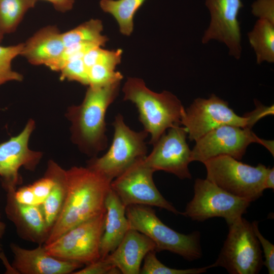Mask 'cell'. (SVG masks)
Segmentation results:
<instances>
[{
    "mask_svg": "<svg viewBox=\"0 0 274 274\" xmlns=\"http://www.w3.org/2000/svg\"><path fill=\"white\" fill-rule=\"evenodd\" d=\"M67 190L62 210L44 245L88 220L105 213L111 180L88 166L66 170Z\"/></svg>",
    "mask_w": 274,
    "mask_h": 274,
    "instance_id": "obj_1",
    "label": "cell"
},
{
    "mask_svg": "<svg viewBox=\"0 0 274 274\" xmlns=\"http://www.w3.org/2000/svg\"><path fill=\"white\" fill-rule=\"evenodd\" d=\"M120 82L89 86L82 103L67 109L66 117L71 123L72 141L91 158L107 147L106 114L118 94Z\"/></svg>",
    "mask_w": 274,
    "mask_h": 274,
    "instance_id": "obj_2",
    "label": "cell"
},
{
    "mask_svg": "<svg viewBox=\"0 0 274 274\" xmlns=\"http://www.w3.org/2000/svg\"><path fill=\"white\" fill-rule=\"evenodd\" d=\"M123 99L136 107L139 120L151 135L153 145L168 128L181 125L185 109L179 98L168 91L156 93L149 89L144 81L135 77L127 78L123 88Z\"/></svg>",
    "mask_w": 274,
    "mask_h": 274,
    "instance_id": "obj_3",
    "label": "cell"
},
{
    "mask_svg": "<svg viewBox=\"0 0 274 274\" xmlns=\"http://www.w3.org/2000/svg\"><path fill=\"white\" fill-rule=\"evenodd\" d=\"M126 215L129 228L149 237L155 243L156 252L168 251L190 261L201 257L199 231L184 234L174 230L160 220L150 206H127Z\"/></svg>",
    "mask_w": 274,
    "mask_h": 274,
    "instance_id": "obj_4",
    "label": "cell"
},
{
    "mask_svg": "<svg viewBox=\"0 0 274 274\" xmlns=\"http://www.w3.org/2000/svg\"><path fill=\"white\" fill-rule=\"evenodd\" d=\"M203 163L206 168V179L228 193L251 202L263 195L269 167L261 163L253 166L224 155Z\"/></svg>",
    "mask_w": 274,
    "mask_h": 274,
    "instance_id": "obj_5",
    "label": "cell"
},
{
    "mask_svg": "<svg viewBox=\"0 0 274 274\" xmlns=\"http://www.w3.org/2000/svg\"><path fill=\"white\" fill-rule=\"evenodd\" d=\"M229 231L214 267L230 274H257L263 265L262 249L252 223L243 217L228 225Z\"/></svg>",
    "mask_w": 274,
    "mask_h": 274,
    "instance_id": "obj_6",
    "label": "cell"
},
{
    "mask_svg": "<svg viewBox=\"0 0 274 274\" xmlns=\"http://www.w3.org/2000/svg\"><path fill=\"white\" fill-rule=\"evenodd\" d=\"M113 125L114 133L109 149L100 157H92L87 165L111 181L136 160L147 156L145 139L149 134L145 130L135 131L130 129L120 114L115 117Z\"/></svg>",
    "mask_w": 274,
    "mask_h": 274,
    "instance_id": "obj_7",
    "label": "cell"
},
{
    "mask_svg": "<svg viewBox=\"0 0 274 274\" xmlns=\"http://www.w3.org/2000/svg\"><path fill=\"white\" fill-rule=\"evenodd\" d=\"M250 203V201L228 193L207 179L197 178L194 185L193 197L180 214L200 222L221 217L229 225L242 217Z\"/></svg>",
    "mask_w": 274,
    "mask_h": 274,
    "instance_id": "obj_8",
    "label": "cell"
},
{
    "mask_svg": "<svg viewBox=\"0 0 274 274\" xmlns=\"http://www.w3.org/2000/svg\"><path fill=\"white\" fill-rule=\"evenodd\" d=\"M249 113L237 115L227 101L214 94L208 99L197 98L185 110L181 120L191 141H196L211 130L223 125L251 128L256 123Z\"/></svg>",
    "mask_w": 274,
    "mask_h": 274,
    "instance_id": "obj_9",
    "label": "cell"
},
{
    "mask_svg": "<svg viewBox=\"0 0 274 274\" xmlns=\"http://www.w3.org/2000/svg\"><path fill=\"white\" fill-rule=\"evenodd\" d=\"M105 215L104 213L82 222L53 242L43 245L47 252L57 258L83 265L100 258Z\"/></svg>",
    "mask_w": 274,
    "mask_h": 274,
    "instance_id": "obj_10",
    "label": "cell"
},
{
    "mask_svg": "<svg viewBox=\"0 0 274 274\" xmlns=\"http://www.w3.org/2000/svg\"><path fill=\"white\" fill-rule=\"evenodd\" d=\"M257 143L264 146L273 155V141L261 139L248 127L223 125L209 132L195 141L191 160L203 163L219 155H228L241 160L248 146Z\"/></svg>",
    "mask_w": 274,
    "mask_h": 274,
    "instance_id": "obj_11",
    "label": "cell"
},
{
    "mask_svg": "<svg viewBox=\"0 0 274 274\" xmlns=\"http://www.w3.org/2000/svg\"><path fill=\"white\" fill-rule=\"evenodd\" d=\"M146 157V156H145ZM136 160L111 183V189L125 207L135 204L156 207L180 214L157 188L153 179L155 171L145 162Z\"/></svg>",
    "mask_w": 274,
    "mask_h": 274,
    "instance_id": "obj_12",
    "label": "cell"
},
{
    "mask_svg": "<svg viewBox=\"0 0 274 274\" xmlns=\"http://www.w3.org/2000/svg\"><path fill=\"white\" fill-rule=\"evenodd\" d=\"M35 128V122L30 119L18 135L0 144V177L2 187L7 192L15 191L21 184L20 167L35 171L42 157V152L28 148L29 139Z\"/></svg>",
    "mask_w": 274,
    "mask_h": 274,
    "instance_id": "obj_13",
    "label": "cell"
},
{
    "mask_svg": "<svg viewBox=\"0 0 274 274\" xmlns=\"http://www.w3.org/2000/svg\"><path fill=\"white\" fill-rule=\"evenodd\" d=\"M187 131L185 127H172L153 146L151 152L144 158L145 163L155 172L171 173L180 179H191L188 168L191 162V150L186 141Z\"/></svg>",
    "mask_w": 274,
    "mask_h": 274,
    "instance_id": "obj_14",
    "label": "cell"
},
{
    "mask_svg": "<svg viewBox=\"0 0 274 274\" xmlns=\"http://www.w3.org/2000/svg\"><path fill=\"white\" fill-rule=\"evenodd\" d=\"M210 15V21L201 39L202 44L216 40L224 44L229 55L236 59L241 57V32L237 19L244 7L241 0H206Z\"/></svg>",
    "mask_w": 274,
    "mask_h": 274,
    "instance_id": "obj_15",
    "label": "cell"
},
{
    "mask_svg": "<svg viewBox=\"0 0 274 274\" xmlns=\"http://www.w3.org/2000/svg\"><path fill=\"white\" fill-rule=\"evenodd\" d=\"M10 247L14 258L12 266L17 273L72 274L84 266L53 257L47 252L43 245L26 249L11 243Z\"/></svg>",
    "mask_w": 274,
    "mask_h": 274,
    "instance_id": "obj_16",
    "label": "cell"
},
{
    "mask_svg": "<svg viewBox=\"0 0 274 274\" xmlns=\"http://www.w3.org/2000/svg\"><path fill=\"white\" fill-rule=\"evenodd\" d=\"M13 192H7L5 211L7 218L15 225L20 238L38 245H44L48 237L50 230L41 205L21 204L14 198Z\"/></svg>",
    "mask_w": 274,
    "mask_h": 274,
    "instance_id": "obj_17",
    "label": "cell"
},
{
    "mask_svg": "<svg viewBox=\"0 0 274 274\" xmlns=\"http://www.w3.org/2000/svg\"><path fill=\"white\" fill-rule=\"evenodd\" d=\"M156 251L155 243L144 234L129 228L117 247L105 257L123 274L140 273L146 254Z\"/></svg>",
    "mask_w": 274,
    "mask_h": 274,
    "instance_id": "obj_18",
    "label": "cell"
},
{
    "mask_svg": "<svg viewBox=\"0 0 274 274\" xmlns=\"http://www.w3.org/2000/svg\"><path fill=\"white\" fill-rule=\"evenodd\" d=\"M64 47L62 33L56 26L49 25L38 30L24 43L21 55L31 64L46 66L61 55Z\"/></svg>",
    "mask_w": 274,
    "mask_h": 274,
    "instance_id": "obj_19",
    "label": "cell"
},
{
    "mask_svg": "<svg viewBox=\"0 0 274 274\" xmlns=\"http://www.w3.org/2000/svg\"><path fill=\"white\" fill-rule=\"evenodd\" d=\"M105 208L104 231L99 247L101 258L117 247L129 229L126 207L111 189L106 199Z\"/></svg>",
    "mask_w": 274,
    "mask_h": 274,
    "instance_id": "obj_20",
    "label": "cell"
},
{
    "mask_svg": "<svg viewBox=\"0 0 274 274\" xmlns=\"http://www.w3.org/2000/svg\"><path fill=\"white\" fill-rule=\"evenodd\" d=\"M46 171L51 176L53 185L41 207L50 231L63 206L67 193V181L66 170L52 160L48 162Z\"/></svg>",
    "mask_w": 274,
    "mask_h": 274,
    "instance_id": "obj_21",
    "label": "cell"
},
{
    "mask_svg": "<svg viewBox=\"0 0 274 274\" xmlns=\"http://www.w3.org/2000/svg\"><path fill=\"white\" fill-rule=\"evenodd\" d=\"M251 47L255 52L256 62H274V23L258 19L253 29L248 33Z\"/></svg>",
    "mask_w": 274,
    "mask_h": 274,
    "instance_id": "obj_22",
    "label": "cell"
},
{
    "mask_svg": "<svg viewBox=\"0 0 274 274\" xmlns=\"http://www.w3.org/2000/svg\"><path fill=\"white\" fill-rule=\"evenodd\" d=\"M146 0H100L102 10L111 14L118 24L120 32L129 36L133 30L134 16Z\"/></svg>",
    "mask_w": 274,
    "mask_h": 274,
    "instance_id": "obj_23",
    "label": "cell"
},
{
    "mask_svg": "<svg viewBox=\"0 0 274 274\" xmlns=\"http://www.w3.org/2000/svg\"><path fill=\"white\" fill-rule=\"evenodd\" d=\"M102 30L101 21L97 19H91L62 33L64 47L80 43H92L104 47L108 41V38L102 35Z\"/></svg>",
    "mask_w": 274,
    "mask_h": 274,
    "instance_id": "obj_24",
    "label": "cell"
},
{
    "mask_svg": "<svg viewBox=\"0 0 274 274\" xmlns=\"http://www.w3.org/2000/svg\"><path fill=\"white\" fill-rule=\"evenodd\" d=\"M38 0H0V29L4 35L14 32L25 13Z\"/></svg>",
    "mask_w": 274,
    "mask_h": 274,
    "instance_id": "obj_25",
    "label": "cell"
},
{
    "mask_svg": "<svg viewBox=\"0 0 274 274\" xmlns=\"http://www.w3.org/2000/svg\"><path fill=\"white\" fill-rule=\"evenodd\" d=\"M24 43L0 46V86L9 81H22L23 75L12 69V62L22 54Z\"/></svg>",
    "mask_w": 274,
    "mask_h": 274,
    "instance_id": "obj_26",
    "label": "cell"
},
{
    "mask_svg": "<svg viewBox=\"0 0 274 274\" xmlns=\"http://www.w3.org/2000/svg\"><path fill=\"white\" fill-rule=\"evenodd\" d=\"M156 251L148 253L144 259V264L141 268L142 274H200L213 268V264L199 268L177 269L166 266L161 263L156 256Z\"/></svg>",
    "mask_w": 274,
    "mask_h": 274,
    "instance_id": "obj_27",
    "label": "cell"
},
{
    "mask_svg": "<svg viewBox=\"0 0 274 274\" xmlns=\"http://www.w3.org/2000/svg\"><path fill=\"white\" fill-rule=\"evenodd\" d=\"M116 67L101 64H94L87 69L88 86L101 87L123 79L122 74L115 71Z\"/></svg>",
    "mask_w": 274,
    "mask_h": 274,
    "instance_id": "obj_28",
    "label": "cell"
},
{
    "mask_svg": "<svg viewBox=\"0 0 274 274\" xmlns=\"http://www.w3.org/2000/svg\"><path fill=\"white\" fill-rule=\"evenodd\" d=\"M122 53L123 51L121 49L109 50L98 46L89 50L82 58L87 69L96 64L116 67L121 62Z\"/></svg>",
    "mask_w": 274,
    "mask_h": 274,
    "instance_id": "obj_29",
    "label": "cell"
},
{
    "mask_svg": "<svg viewBox=\"0 0 274 274\" xmlns=\"http://www.w3.org/2000/svg\"><path fill=\"white\" fill-rule=\"evenodd\" d=\"M98 46H99L92 43H80L65 47L61 55L46 66L52 71L60 72L68 62L83 58L89 50Z\"/></svg>",
    "mask_w": 274,
    "mask_h": 274,
    "instance_id": "obj_30",
    "label": "cell"
},
{
    "mask_svg": "<svg viewBox=\"0 0 274 274\" xmlns=\"http://www.w3.org/2000/svg\"><path fill=\"white\" fill-rule=\"evenodd\" d=\"M60 80L76 81L88 86V71L82 58L68 62L60 71Z\"/></svg>",
    "mask_w": 274,
    "mask_h": 274,
    "instance_id": "obj_31",
    "label": "cell"
},
{
    "mask_svg": "<svg viewBox=\"0 0 274 274\" xmlns=\"http://www.w3.org/2000/svg\"><path fill=\"white\" fill-rule=\"evenodd\" d=\"M119 269L106 258H100L81 268L72 274H118Z\"/></svg>",
    "mask_w": 274,
    "mask_h": 274,
    "instance_id": "obj_32",
    "label": "cell"
},
{
    "mask_svg": "<svg viewBox=\"0 0 274 274\" xmlns=\"http://www.w3.org/2000/svg\"><path fill=\"white\" fill-rule=\"evenodd\" d=\"M253 228L262 249L264 253V265L269 274L274 273V245L266 239L260 233L258 228V222L254 221L252 222Z\"/></svg>",
    "mask_w": 274,
    "mask_h": 274,
    "instance_id": "obj_33",
    "label": "cell"
},
{
    "mask_svg": "<svg viewBox=\"0 0 274 274\" xmlns=\"http://www.w3.org/2000/svg\"><path fill=\"white\" fill-rule=\"evenodd\" d=\"M53 185V180L47 171L42 178L30 185L38 200L41 204L49 194Z\"/></svg>",
    "mask_w": 274,
    "mask_h": 274,
    "instance_id": "obj_34",
    "label": "cell"
},
{
    "mask_svg": "<svg viewBox=\"0 0 274 274\" xmlns=\"http://www.w3.org/2000/svg\"><path fill=\"white\" fill-rule=\"evenodd\" d=\"M252 13L258 19L274 23V0H256L252 6Z\"/></svg>",
    "mask_w": 274,
    "mask_h": 274,
    "instance_id": "obj_35",
    "label": "cell"
},
{
    "mask_svg": "<svg viewBox=\"0 0 274 274\" xmlns=\"http://www.w3.org/2000/svg\"><path fill=\"white\" fill-rule=\"evenodd\" d=\"M15 200L21 204L29 206L41 205L36 198L30 185L25 186L13 192Z\"/></svg>",
    "mask_w": 274,
    "mask_h": 274,
    "instance_id": "obj_36",
    "label": "cell"
},
{
    "mask_svg": "<svg viewBox=\"0 0 274 274\" xmlns=\"http://www.w3.org/2000/svg\"><path fill=\"white\" fill-rule=\"evenodd\" d=\"M50 3L54 8L61 12H65L71 10L73 7L75 0H43Z\"/></svg>",
    "mask_w": 274,
    "mask_h": 274,
    "instance_id": "obj_37",
    "label": "cell"
},
{
    "mask_svg": "<svg viewBox=\"0 0 274 274\" xmlns=\"http://www.w3.org/2000/svg\"><path fill=\"white\" fill-rule=\"evenodd\" d=\"M264 189H274V168L269 167L264 181Z\"/></svg>",
    "mask_w": 274,
    "mask_h": 274,
    "instance_id": "obj_38",
    "label": "cell"
},
{
    "mask_svg": "<svg viewBox=\"0 0 274 274\" xmlns=\"http://www.w3.org/2000/svg\"><path fill=\"white\" fill-rule=\"evenodd\" d=\"M6 229V224L2 221H0V254L2 251V245L1 243V240L4 236Z\"/></svg>",
    "mask_w": 274,
    "mask_h": 274,
    "instance_id": "obj_39",
    "label": "cell"
},
{
    "mask_svg": "<svg viewBox=\"0 0 274 274\" xmlns=\"http://www.w3.org/2000/svg\"><path fill=\"white\" fill-rule=\"evenodd\" d=\"M3 36H4V34L3 33V32H2L0 29V42L2 41V40L3 39Z\"/></svg>",
    "mask_w": 274,
    "mask_h": 274,
    "instance_id": "obj_40",
    "label": "cell"
},
{
    "mask_svg": "<svg viewBox=\"0 0 274 274\" xmlns=\"http://www.w3.org/2000/svg\"><path fill=\"white\" fill-rule=\"evenodd\" d=\"M0 218H1V215H0Z\"/></svg>",
    "mask_w": 274,
    "mask_h": 274,
    "instance_id": "obj_41",
    "label": "cell"
}]
</instances>
